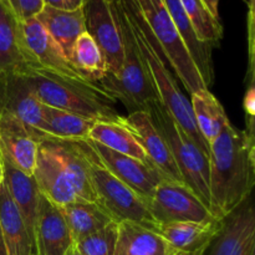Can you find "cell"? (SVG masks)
Returning <instances> with one entry per match:
<instances>
[{
    "instance_id": "6da1fadb",
    "label": "cell",
    "mask_w": 255,
    "mask_h": 255,
    "mask_svg": "<svg viewBox=\"0 0 255 255\" xmlns=\"http://www.w3.org/2000/svg\"><path fill=\"white\" fill-rule=\"evenodd\" d=\"M249 148L244 131L231 122L209 146V208L219 221L252 196L255 174Z\"/></svg>"
},
{
    "instance_id": "7a4b0ae2",
    "label": "cell",
    "mask_w": 255,
    "mask_h": 255,
    "mask_svg": "<svg viewBox=\"0 0 255 255\" xmlns=\"http://www.w3.org/2000/svg\"><path fill=\"white\" fill-rule=\"evenodd\" d=\"M16 70L21 72L42 105L72 112L95 122L125 120L112 107L116 100L97 84L60 76L29 64H21Z\"/></svg>"
},
{
    "instance_id": "3957f363",
    "label": "cell",
    "mask_w": 255,
    "mask_h": 255,
    "mask_svg": "<svg viewBox=\"0 0 255 255\" xmlns=\"http://www.w3.org/2000/svg\"><path fill=\"white\" fill-rule=\"evenodd\" d=\"M119 2L131 24L137 47L156 87L159 101L171 114V116L183 127L184 131L197 142V144L209 154V144L199 133L192 112L191 101L181 91L177 85L176 77L167 67L166 57L149 30L138 4L136 0H121Z\"/></svg>"
},
{
    "instance_id": "277c9868",
    "label": "cell",
    "mask_w": 255,
    "mask_h": 255,
    "mask_svg": "<svg viewBox=\"0 0 255 255\" xmlns=\"http://www.w3.org/2000/svg\"><path fill=\"white\" fill-rule=\"evenodd\" d=\"M115 6L124 39V64L119 75L107 74L97 85L115 100L121 101L131 112L139 111L151 102L159 101V97L139 54L126 12L120 2Z\"/></svg>"
},
{
    "instance_id": "5b68a950",
    "label": "cell",
    "mask_w": 255,
    "mask_h": 255,
    "mask_svg": "<svg viewBox=\"0 0 255 255\" xmlns=\"http://www.w3.org/2000/svg\"><path fill=\"white\" fill-rule=\"evenodd\" d=\"M144 111L148 112L156 128L168 143L184 183L209 207V154L184 131L161 101L148 104Z\"/></svg>"
},
{
    "instance_id": "8992f818",
    "label": "cell",
    "mask_w": 255,
    "mask_h": 255,
    "mask_svg": "<svg viewBox=\"0 0 255 255\" xmlns=\"http://www.w3.org/2000/svg\"><path fill=\"white\" fill-rule=\"evenodd\" d=\"M74 142L89 163L90 176L97 201L114 217L115 221L117 223L133 222L152 231H158V224L152 218L146 202L104 166L90 144L89 138Z\"/></svg>"
},
{
    "instance_id": "52a82bcc",
    "label": "cell",
    "mask_w": 255,
    "mask_h": 255,
    "mask_svg": "<svg viewBox=\"0 0 255 255\" xmlns=\"http://www.w3.org/2000/svg\"><path fill=\"white\" fill-rule=\"evenodd\" d=\"M136 1L159 49L163 52L167 62L174 70L177 77L181 80L184 89L189 92V95L198 90L208 89L178 29L174 25L163 0H136Z\"/></svg>"
},
{
    "instance_id": "ba28073f",
    "label": "cell",
    "mask_w": 255,
    "mask_h": 255,
    "mask_svg": "<svg viewBox=\"0 0 255 255\" xmlns=\"http://www.w3.org/2000/svg\"><path fill=\"white\" fill-rule=\"evenodd\" d=\"M146 204L158 227L177 222L212 223L219 221L184 182L163 179L154 188Z\"/></svg>"
},
{
    "instance_id": "9c48e42d",
    "label": "cell",
    "mask_w": 255,
    "mask_h": 255,
    "mask_svg": "<svg viewBox=\"0 0 255 255\" xmlns=\"http://www.w3.org/2000/svg\"><path fill=\"white\" fill-rule=\"evenodd\" d=\"M19 45L24 64L77 81L89 82L72 66L60 45L52 39L36 17L22 21L19 20Z\"/></svg>"
},
{
    "instance_id": "30bf717a",
    "label": "cell",
    "mask_w": 255,
    "mask_h": 255,
    "mask_svg": "<svg viewBox=\"0 0 255 255\" xmlns=\"http://www.w3.org/2000/svg\"><path fill=\"white\" fill-rule=\"evenodd\" d=\"M115 4L107 0H86L82 10L86 32L101 49L106 60L107 74L116 76L124 64L125 50Z\"/></svg>"
},
{
    "instance_id": "8fae6325",
    "label": "cell",
    "mask_w": 255,
    "mask_h": 255,
    "mask_svg": "<svg viewBox=\"0 0 255 255\" xmlns=\"http://www.w3.org/2000/svg\"><path fill=\"white\" fill-rule=\"evenodd\" d=\"M104 166L120 181L133 189L144 202L153 194L159 182L167 179L152 163H144L126 154L117 153L89 139Z\"/></svg>"
},
{
    "instance_id": "7c38bea8",
    "label": "cell",
    "mask_w": 255,
    "mask_h": 255,
    "mask_svg": "<svg viewBox=\"0 0 255 255\" xmlns=\"http://www.w3.org/2000/svg\"><path fill=\"white\" fill-rule=\"evenodd\" d=\"M255 239V198L249 197L223 219L208 255H252Z\"/></svg>"
},
{
    "instance_id": "4fadbf2b",
    "label": "cell",
    "mask_w": 255,
    "mask_h": 255,
    "mask_svg": "<svg viewBox=\"0 0 255 255\" xmlns=\"http://www.w3.org/2000/svg\"><path fill=\"white\" fill-rule=\"evenodd\" d=\"M34 255H66L74 247L60 207L40 193L34 223Z\"/></svg>"
},
{
    "instance_id": "5bb4252c",
    "label": "cell",
    "mask_w": 255,
    "mask_h": 255,
    "mask_svg": "<svg viewBox=\"0 0 255 255\" xmlns=\"http://www.w3.org/2000/svg\"><path fill=\"white\" fill-rule=\"evenodd\" d=\"M42 136L44 134L30 128L14 115L0 112V151L7 161L30 176L34 173Z\"/></svg>"
},
{
    "instance_id": "9a60e30c",
    "label": "cell",
    "mask_w": 255,
    "mask_h": 255,
    "mask_svg": "<svg viewBox=\"0 0 255 255\" xmlns=\"http://www.w3.org/2000/svg\"><path fill=\"white\" fill-rule=\"evenodd\" d=\"M0 112H9L26 126L42 133V104L19 70L0 72Z\"/></svg>"
},
{
    "instance_id": "2e32d148",
    "label": "cell",
    "mask_w": 255,
    "mask_h": 255,
    "mask_svg": "<svg viewBox=\"0 0 255 255\" xmlns=\"http://www.w3.org/2000/svg\"><path fill=\"white\" fill-rule=\"evenodd\" d=\"M32 177L40 193L57 207H64L79 199L46 136L40 139Z\"/></svg>"
},
{
    "instance_id": "e0dca14e",
    "label": "cell",
    "mask_w": 255,
    "mask_h": 255,
    "mask_svg": "<svg viewBox=\"0 0 255 255\" xmlns=\"http://www.w3.org/2000/svg\"><path fill=\"white\" fill-rule=\"evenodd\" d=\"M125 124L134 132L151 163L167 179L184 182L168 143L156 128L148 112L144 110L129 112L128 116L125 117Z\"/></svg>"
},
{
    "instance_id": "ac0fdd59",
    "label": "cell",
    "mask_w": 255,
    "mask_h": 255,
    "mask_svg": "<svg viewBox=\"0 0 255 255\" xmlns=\"http://www.w3.org/2000/svg\"><path fill=\"white\" fill-rule=\"evenodd\" d=\"M223 221L212 223L177 222L158 227L157 233L173 251L204 255L222 228Z\"/></svg>"
},
{
    "instance_id": "d6986e66",
    "label": "cell",
    "mask_w": 255,
    "mask_h": 255,
    "mask_svg": "<svg viewBox=\"0 0 255 255\" xmlns=\"http://www.w3.org/2000/svg\"><path fill=\"white\" fill-rule=\"evenodd\" d=\"M0 231L9 255H34L31 236L7 191L4 176L0 179Z\"/></svg>"
},
{
    "instance_id": "ffe728a7",
    "label": "cell",
    "mask_w": 255,
    "mask_h": 255,
    "mask_svg": "<svg viewBox=\"0 0 255 255\" xmlns=\"http://www.w3.org/2000/svg\"><path fill=\"white\" fill-rule=\"evenodd\" d=\"M55 154L61 162L66 176L79 199L97 202L96 192L92 186L89 163L74 141H64L47 137Z\"/></svg>"
},
{
    "instance_id": "44dd1931",
    "label": "cell",
    "mask_w": 255,
    "mask_h": 255,
    "mask_svg": "<svg viewBox=\"0 0 255 255\" xmlns=\"http://www.w3.org/2000/svg\"><path fill=\"white\" fill-rule=\"evenodd\" d=\"M174 25L178 29L194 64L198 67L201 72L203 81L206 86L208 87L214 81V70H213V60H212V51L214 47L208 44H204L197 37L194 32L193 26L187 16L186 11L183 9L181 0H163Z\"/></svg>"
},
{
    "instance_id": "7402d4cb",
    "label": "cell",
    "mask_w": 255,
    "mask_h": 255,
    "mask_svg": "<svg viewBox=\"0 0 255 255\" xmlns=\"http://www.w3.org/2000/svg\"><path fill=\"white\" fill-rule=\"evenodd\" d=\"M40 24L51 35L52 39L60 45L69 59L76 40L86 32L84 10H59L44 5L41 11L36 15Z\"/></svg>"
},
{
    "instance_id": "603a6c76",
    "label": "cell",
    "mask_w": 255,
    "mask_h": 255,
    "mask_svg": "<svg viewBox=\"0 0 255 255\" xmlns=\"http://www.w3.org/2000/svg\"><path fill=\"white\" fill-rule=\"evenodd\" d=\"M1 158L6 188L11 196L12 201L19 208L32 239L34 238V223L40 191L37 188L34 177L16 168L11 162H9L2 156V153ZM32 244H34V242H32Z\"/></svg>"
},
{
    "instance_id": "cb8c5ba5",
    "label": "cell",
    "mask_w": 255,
    "mask_h": 255,
    "mask_svg": "<svg viewBox=\"0 0 255 255\" xmlns=\"http://www.w3.org/2000/svg\"><path fill=\"white\" fill-rule=\"evenodd\" d=\"M75 243L106 228L116 222L114 217L97 202L76 199L60 207Z\"/></svg>"
},
{
    "instance_id": "d4e9b609",
    "label": "cell",
    "mask_w": 255,
    "mask_h": 255,
    "mask_svg": "<svg viewBox=\"0 0 255 255\" xmlns=\"http://www.w3.org/2000/svg\"><path fill=\"white\" fill-rule=\"evenodd\" d=\"M89 139L117 153L133 157L144 163H151L141 142L125 124V120L121 122L96 121L90 131Z\"/></svg>"
},
{
    "instance_id": "484cf974",
    "label": "cell",
    "mask_w": 255,
    "mask_h": 255,
    "mask_svg": "<svg viewBox=\"0 0 255 255\" xmlns=\"http://www.w3.org/2000/svg\"><path fill=\"white\" fill-rule=\"evenodd\" d=\"M172 248L156 231L133 222L119 223L115 255H169Z\"/></svg>"
},
{
    "instance_id": "4316f807",
    "label": "cell",
    "mask_w": 255,
    "mask_h": 255,
    "mask_svg": "<svg viewBox=\"0 0 255 255\" xmlns=\"http://www.w3.org/2000/svg\"><path fill=\"white\" fill-rule=\"evenodd\" d=\"M189 101L199 133L211 146L231 121L221 102L208 89L193 92Z\"/></svg>"
},
{
    "instance_id": "83f0119b",
    "label": "cell",
    "mask_w": 255,
    "mask_h": 255,
    "mask_svg": "<svg viewBox=\"0 0 255 255\" xmlns=\"http://www.w3.org/2000/svg\"><path fill=\"white\" fill-rule=\"evenodd\" d=\"M42 120H44L42 134L64 141L87 139L95 124V121L85 119L80 115L46 105H42Z\"/></svg>"
},
{
    "instance_id": "f1b7e54d",
    "label": "cell",
    "mask_w": 255,
    "mask_h": 255,
    "mask_svg": "<svg viewBox=\"0 0 255 255\" xmlns=\"http://www.w3.org/2000/svg\"><path fill=\"white\" fill-rule=\"evenodd\" d=\"M69 60L77 72L91 84H99L107 75L104 54L87 32L76 40Z\"/></svg>"
},
{
    "instance_id": "f546056e",
    "label": "cell",
    "mask_w": 255,
    "mask_h": 255,
    "mask_svg": "<svg viewBox=\"0 0 255 255\" xmlns=\"http://www.w3.org/2000/svg\"><path fill=\"white\" fill-rule=\"evenodd\" d=\"M24 64L19 45V19L6 0H0V72Z\"/></svg>"
},
{
    "instance_id": "4dcf8cb0",
    "label": "cell",
    "mask_w": 255,
    "mask_h": 255,
    "mask_svg": "<svg viewBox=\"0 0 255 255\" xmlns=\"http://www.w3.org/2000/svg\"><path fill=\"white\" fill-rule=\"evenodd\" d=\"M197 37L204 44L218 46L223 39V25L209 0H181Z\"/></svg>"
},
{
    "instance_id": "1f68e13d",
    "label": "cell",
    "mask_w": 255,
    "mask_h": 255,
    "mask_svg": "<svg viewBox=\"0 0 255 255\" xmlns=\"http://www.w3.org/2000/svg\"><path fill=\"white\" fill-rule=\"evenodd\" d=\"M117 234H119V223L114 222L106 228L86 237L75 244L84 255H115Z\"/></svg>"
},
{
    "instance_id": "d6a6232c",
    "label": "cell",
    "mask_w": 255,
    "mask_h": 255,
    "mask_svg": "<svg viewBox=\"0 0 255 255\" xmlns=\"http://www.w3.org/2000/svg\"><path fill=\"white\" fill-rule=\"evenodd\" d=\"M244 112H246V133L249 146H255V77L249 80L248 89L244 96Z\"/></svg>"
},
{
    "instance_id": "836d02e7",
    "label": "cell",
    "mask_w": 255,
    "mask_h": 255,
    "mask_svg": "<svg viewBox=\"0 0 255 255\" xmlns=\"http://www.w3.org/2000/svg\"><path fill=\"white\" fill-rule=\"evenodd\" d=\"M6 1L20 21L36 17V15L44 7V0H6Z\"/></svg>"
},
{
    "instance_id": "e575fe53",
    "label": "cell",
    "mask_w": 255,
    "mask_h": 255,
    "mask_svg": "<svg viewBox=\"0 0 255 255\" xmlns=\"http://www.w3.org/2000/svg\"><path fill=\"white\" fill-rule=\"evenodd\" d=\"M248 42H249V70L248 79L255 77V11L248 14Z\"/></svg>"
},
{
    "instance_id": "d590c367",
    "label": "cell",
    "mask_w": 255,
    "mask_h": 255,
    "mask_svg": "<svg viewBox=\"0 0 255 255\" xmlns=\"http://www.w3.org/2000/svg\"><path fill=\"white\" fill-rule=\"evenodd\" d=\"M86 0H44V5L55 7L59 10H66V11H74L84 7Z\"/></svg>"
},
{
    "instance_id": "8d00e7d4",
    "label": "cell",
    "mask_w": 255,
    "mask_h": 255,
    "mask_svg": "<svg viewBox=\"0 0 255 255\" xmlns=\"http://www.w3.org/2000/svg\"><path fill=\"white\" fill-rule=\"evenodd\" d=\"M249 161H251L252 168H253V172L255 174V146H252L249 148Z\"/></svg>"
},
{
    "instance_id": "74e56055",
    "label": "cell",
    "mask_w": 255,
    "mask_h": 255,
    "mask_svg": "<svg viewBox=\"0 0 255 255\" xmlns=\"http://www.w3.org/2000/svg\"><path fill=\"white\" fill-rule=\"evenodd\" d=\"M0 255H9V253H7L6 246H5L4 238H2L1 231H0Z\"/></svg>"
},
{
    "instance_id": "f35d334b",
    "label": "cell",
    "mask_w": 255,
    "mask_h": 255,
    "mask_svg": "<svg viewBox=\"0 0 255 255\" xmlns=\"http://www.w3.org/2000/svg\"><path fill=\"white\" fill-rule=\"evenodd\" d=\"M66 255H84L81 253V252L79 251V248L76 247V244H74V247H72L71 249L69 251V253H67Z\"/></svg>"
},
{
    "instance_id": "ab89813d",
    "label": "cell",
    "mask_w": 255,
    "mask_h": 255,
    "mask_svg": "<svg viewBox=\"0 0 255 255\" xmlns=\"http://www.w3.org/2000/svg\"><path fill=\"white\" fill-rule=\"evenodd\" d=\"M218 1L219 0H209V4H211L212 9L218 14Z\"/></svg>"
},
{
    "instance_id": "60d3db41",
    "label": "cell",
    "mask_w": 255,
    "mask_h": 255,
    "mask_svg": "<svg viewBox=\"0 0 255 255\" xmlns=\"http://www.w3.org/2000/svg\"><path fill=\"white\" fill-rule=\"evenodd\" d=\"M169 255H198V254H192V253H184V252H178V251H173L169 253Z\"/></svg>"
},
{
    "instance_id": "b9f144b4",
    "label": "cell",
    "mask_w": 255,
    "mask_h": 255,
    "mask_svg": "<svg viewBox=\"0 0 255 255\" xmlns=\"http://www.w3.org/2000/svg\"><path fill=\"white\" fill-rule=\"evenodd\" d=\"M255 11V0H249V14Z\"/></svg>"
},
{
    "instance_id": "7bdbcfd3",
    "label": "cell",
    "mask_w": 255,
    "mask_h": 255,
    "mask_svg": "<svg viewBox=\"0 0 255 255\" xmlns=\"http://www.w3.org/2000/svg\"><path fill=\"white\" fill-rule=\"evenodd\" d=\"M4 176V168H2V158H1V151H0V179Z\"/></svg>"
},
{
    "instance_id": "ee69618b",
    "label": "cell",
    "mask_w": 255,
    "mask_h": 255,
    "mask_svg": "<svg viewBox=\"0 0 255 255\" xmlns=\"http://www.w3.org/2000/svg\"><path fill=\"white\" fill-rule=\"evenodd\" d=\"M252 255H255V239H254V243H253V249H252Z\"/></svg>"
},
{
    "instance_id": "f6af8a7d",
    "label": "cell",
    "mask_w": 255,
    "mask_h": 255,
    "mask_svg": "<svg viewBox=\"0 0 255 255\" xmlns=\"http://www.w3.org/2000/svg\"><path fill=\"white\" fill-rule=\"evenodd\" d=\"M107 1H110V2H119V1H121V0H107Z\"/></svg>"
}]
</instances>
